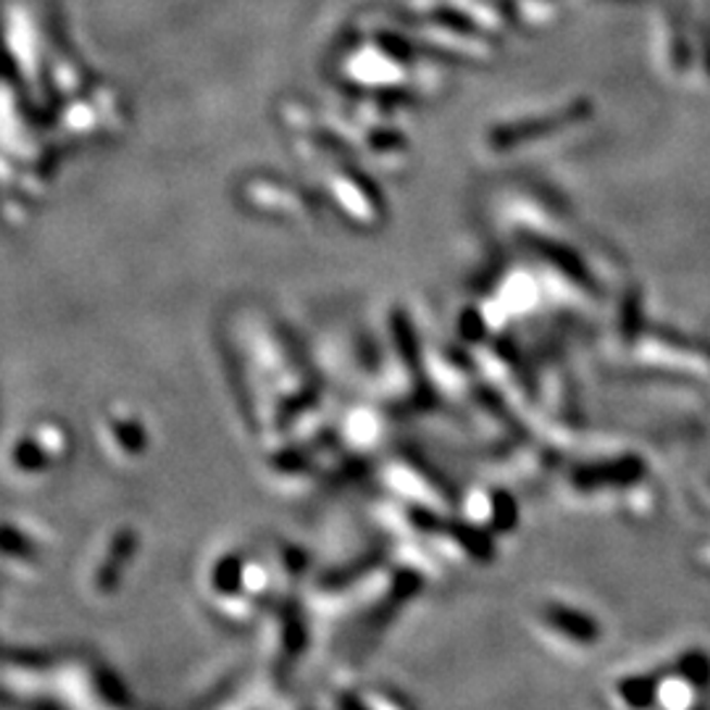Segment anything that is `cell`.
<instances>
[{
    "instance_id": "obj_4",
    "label": "cell",
    "mask_w": 710,
    "mask_h": 710,
    "mask_svg": "<svg viewBox=\"0 0 710 710\" xmlns=\"http://www.w3.org/2000/svg\"><path fill=\"white\" fill-rule=\"evenodd\" d=\"M682 674L687 676L693 684H706L710 678L708 658L700 656V652H693V656L682 658Z\"/></svg>"
},
{
    "instance_id": "obj_1",
    "label": "cell",
    "mask_w": 710,
    "mask_h": 710,
    "mask_svg": "<svg viewBox=\"0 0 710 710\" xmlns=\"http://www.w3.org/2000/svg\"><path fill=\"white\" fill-rule=\"evenodd\" d=\"M545 621L563 637L574 639L580 645H593L600 637V626L595 624L593 615L576 611L569 606H548L545 608Z\"/></svg>"
},
{
    "instance_id": "obj_3",
    "label": "cell",
    "mask_w": 710,
    "mask_h": 710,
    "mask_svg": "<svg viewBox=\"0 0 710 710\" xmlns=\"http://www.w3.org/2000/svg\"><path fill=\"white\" fill-rule=\"evenodd\" d=\"M656 693H658L656 678L637 676L621 682V695H624V700L630 702L632 708H647L652 702V697H656Z\"/></svg>"
},
{
    "instance_id": "obj_2",
    "label": "cell",
    "mask_w": 710,
    "mask_h": 710,
    "mask_svg": "<svg viewBox=\"0 0 710 710\" xmlns=\"http://www.w3.org/2000/svg\"><path fill=\"white\" fill-rule=\"evenodd\" d=\"M639 476V463L632 461V458H624V461L615 463H602L598 469H587L584 476H580L582 485H630Z\"/></svg>"
}]
</instances>
